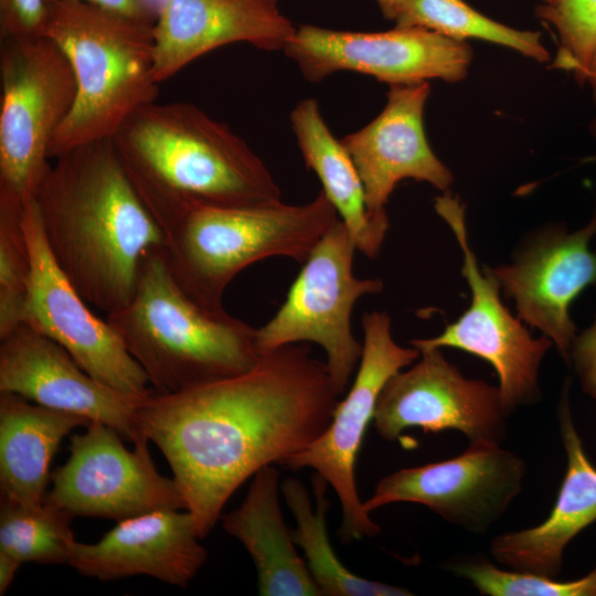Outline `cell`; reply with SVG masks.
I'll return each instance as SVG.
<instances>
[{
	"label": "cell",
	"mask_w": 596,
	"mask_h": 596,
	"mask_svg": "<svg viewBox=\"0 0 596 596\" xmlns=\"http://www.w3.org/2000/svg\"><path fill=\"white\" fill-rule=\"evenodd\" d=\"M340 395L326 362L292 343L262 353L238 375L171 393L152 390L136 425L166 457L204 539L244 481L326 430Z\"/></svg>",
	"instance_id": "cell-1"
},
{
	"label": "cell",
	"mask_w": 596,
	"mask_h": 596,
	"mask_svg": "<svg viewBox=\"0 0 596 596\" xmlns=\"http://www.w3.org/2000/svg\"><path fill=\"white\" fill-rule=\"evenodd\" d=\"M47 247L62 273L106 315L132 298L146 258L164 236L138 195L113 139L55 158L33 198Z\"/></svg>",
	"instance_id": "cell-2"
},
{
	"label": "cell",
	"mask_w": 596,
	"mask_h": 596,
	"mask_svg": "<svg viewBox=\"0 0 596 596\" xmlns=\"http://www.w3.org/2000/svg\"><path fill=\"white\" fill-rule=\"evenodd\" d=\"M113 141L126 174L162 233L195 206L281 201L279 185L248 143L191 103L146 105Z\"/></svg>",
	"instance_id": "cell-3"
},
{
	"label": "cell",
	"mask_w": 596,
	"mask_h": 596,
	"mask_svg": "<svg viewBox=\"0 0 596 596\" xmlns=\"http://www.w3.org/2000/svg\"><path fill=\"white\" fill-rule=\"evenodd\" d=\"M162 252L143 262L130 301L106 315L152 389L171 393L251 370L260 358L256 329L192 299Z\"/></svg>",
	"instance_id": "cell-4"
},
{
	"label": "cell",
	"mask_w": 596,
	"mask_h": 596,
	"mask_svg": "<svg viewBox=\"0 0 596 596\" xmlns=\"http://www.w3.org/2000/svg\"><path fill=\"white\" fill-rule=\"evenodd\" d=\"M153 24L84 0L47 2L42 35L62 49L76 81L73 108L52 139L50 158L113 139L137 110L157 100Z\"/></svg>",
	"instance_id": "cell-5"
},
{
	"label": "cell",
	"mask_w": 596,
	"mask_h": 596,
	"mask_svg": "<svg viewBox=\"0 0 596 596\" xmlns=\"http://www.w3.org/2000/svg\"><path fill=\"white\" fill-rule=\"evenodd\" d=\"M339 219L322 191L299 205H200L164 231L162 254L179 286L220 311L228 284L244 268L274 256L304 264Z\"/></svg>",
	"instance_id": "cell-6"
},
{
	"label": "cell",
	"mask_w": 596,
	"mask_h": 596,
	"mask_svg": "<svg viewBox=\"0 0 596 596\" xmlns=\"http://www.w3.org/2000/svg\"><path fill=\"white\" fill-rule=\"evenodd\" d=\"M0 194L33 200L49 168L52 139L73 108L68 57L45 35L0 45Z\"/></svg>",
	"instance_id": "cell-7"
},
{
	"label": "cell",
	"mask_w": 596,
	"mask_h": 596,
	"mask_svg": "<svg viewBox=\"0 0 596 596\" xmlns=\"http://www.w3.org/2000/svg\"><path fill=\"white\" fill-rule=\"evenodd\" d=\"M355 251V243L339 219L304 262L277 312L256 329L260 354L292 343L320 345L341 395L363 350L352 331V310L361 297L383 289L379 278L360 279L353 275Z\"/></svg>",
	"instance_id": "cell-8"
},
{
	"label": "cell",
	"mask_w": 596,
	"mask_h": 596,
	"mask_svg": "<svg viewBox=\"0 0 596 596\" xmlns=\"http://www.w3.org/2000/svg\"><path fill=\"white\" fill-rule=\"evenodd\" d=\"M434 206L462 252L461 273L470 288L471 302L439 336L414 339L411 344L419 351L455 348L490 363L497 372L501 401L510 416L517 407L540 400V366L553 343L545 336L532 338L522 320L502 304L499 279L491 268L480 269L471 249L465 207L459 200L445 192L435 199Z\"/></svg>",
	"instance_id": "cell-9"
},
{
	"label": "cell",
	"mask_w": 596,
	"mask_h": 596,
	"mask_svg": "<svg viewBox=\"0 0 596 596\" xmlns=\"http://www.w3.org/2000/svg\"><path fill=\"white\" fill-rule=\"evenodd\" d=\"M361 324L363 350L348 395L337 404L326 430L307 448L280 462L292 470L312 468L333 488L341 504L339 534L344 542L381 531L359 497L355 462L384 385L421 355L417 348H404L394 341L385 311L365 312Z\"/></svg>",
	"instance_id": "cell-10"
},
{
	"label": "cell",
	"mask_w": 596,
	"mask_h": 596,
	"mask_svg": "<svg viewBox=\"0 0 596 596\" xmlns=\"http://www.w3.org/2000/svg\"><path fill=\"white\" fill-rule=\"evenodd\" d=\"M121 438L99 422L73 435L70 457L51 472L44 500L74 517L117 522L156 510H187L177 482L157 470L148 445L129 450Z\"/></svg>",
	"instance_id": "cell-11"
},
{
	"label": "cell",
	"mask_w": 596,
	"mask_h": 596,
	"mask_svg": "<svg viewBox=\"0 0 596 596\" xmlns=\"http://www.w3.org/2000/svg\"><path fill=\"white\" fill-rule=\"evenodd\" d=\"M304 77L319 83L339 71L369 75L393 85L439 78L458 82L467 75L472 52L458 41L424 28L354 32L302 24L284 49Z\"/></svg>",
	"instance_id": "cell-12"
},
{
	"label": "cell",
	"mask_w": 596,
	"mask_h": 596,
	"mask_svg": "<svg viewBox=\"0 0 596 596\" xmlns=\"http://www.w3.org/2000/svg\"><path fill=\"white\" fill-rule=\"evenodd\" d=\"M21 217L31 259L22 323L63 347L97 381L126 393L151 390L147 374L130 355L119 333L106 319L91 311L55 263L34 200L23 204Z\"/></svg>",
	"instance_id": "cell-13"
},
{
	"label": "cell",
	"mask_w": 596,
	"mask_h": 596,
	"mask_svg": "<svg viewBox=\"0 0 596 596\" xmlns=\"http://www.w3.org/2000/svg\"><path fill=\"white\" fill-rule=\"evenodd\" d=\"M406 371L384 385L374 412L379 435L392 441L411 427L424 433L454 429L471 445H500L507 418L499 386L465 377L439 348L421 350Z\"/></svg>",
	"instance_id": "cell-14"
},
{
	"label": "cell",
	"mask_w": 596,
	"mask_h": 596,
	"mask_svg": "<svg viewBox=\"0 0 596 596\" xmlns=\"http://www.w3.org/2000/svg\"><path fill=\"white\" fill-rule=\"evenodd\" d=\"M525 472L513 451L469 444L457 457L383 477L363 505L370 513L390 503H419L456 526L485 533L519 496Z\"/></svg>",
	"instance_id": "cell-15"
},
{
	"label": "cell",
	"mask_w": 596,
	"mask_h": 596,
	"mask_svg": "<svg viewBox=\"0 0 596 596\" xmlns=\"http://www.w3.org/2000/svg\"><path fill=\"white\" fill-rule=\"evenodd\" d=\"M0 341V392L106 424L134 446L148 445L136 414L153 389L126 393L97 381L63 347L25 323Z\"/></svg>",
	"instance_id": "cell-16"
},
{
	"label": "cell",
	"mask_w": 596,
	"mask_h": 596,
	"mask_svg": "<svg viewBox=\"0 0 596 596\" xmlns=\"http://www.w3.org/2000/svg\"><path fill=\"white\" fill-rule=\"evenodd\" d=\"M595 234L596 213L574 233L546 227L523 243L512 264L492 268L514 300L518 317L549 338L567 364L576 337L570 307L588 286H596V253L589 249Z\"/></svg>",
	"instance_id": "cell-17"
},
{
	"label": "cell",
	"mask_w": 596,
	"mask_h": 596,
	"mask_svg": "<svg viewBox=\"0 0 596 596\" xmlns=\"http://www.w3.org/2000/svg\"><path fill=\"white\" fill-rule=\"evenodd\" d=\"M429 93L428 82L390 86L382 111L341 139L359 172L366 209L374 219H389L386 203L404 179L425 181L444 192L453 183L450 170L426 138L424 108Z\"/></svg>",
	"instance_id": "cell-18"
},
{
	"label": "cell",
	"mask_w": 596,
	"mask_h": 596,
	"mask_svg": "<svg viewBox=\"0 0 596 596\" xmlns=\"http://www.w3.org/2000/svg\"><path fill=\"white\" fill-rule=\"evenodd\" d=\"M296 29L277 0H162L153 24L155 78L162 83L231 43L284 51Z\"/></svg>",
	"instance_id": "cell-19"
},
{
	"label": "cell",
	"mask_w": 596,
	"mask_h": 596,
	"mask_svg": "<svg viewBox=\"0 0 596 596\" xmlns=\"http://www.w3.org/2000/svg\"><path fill=\"white\" fill-rule=\"evenodd\" d=\"M181 510H156L120 520L93 544L75 540L68 565L100 581L146 575L184 588L207 553L199 542L194 515Z\"/></svg>",
	"instance_id": "cell-20"
},
{
	"label": "cell",
	"mask_w": 596,
	"mask_h": 596,
	"mask_svg": "<svg viewBox=\"0 0 596 596\" xmlns=\"http://www.w3.org/2000/svg\"><path fill=\"white\" fill-rule=\"evenodd\" d=\"M567 393L568 381L557 411L567 468L553 509L539 525L499 534L490 543L491 555L508 570L556 578L566 545L596 521V468L573 424Z\"/></svg>",
	"instance_id": "cell-21"
},
{
	"label": "cell",
	"mask_w": 596,
	"mask_h": 596,
	"mask_svg": "<svg viewBox=\"0 0 596 596\" xmlns=\"http://www.w3.org/2000/svg\"><path fill=\"white\" fill-rule=\"evenodd\" d=\"M279 489V472L273 465L257 470L241 505L222 515L223 529L249 553L257 571L259 595H321L286 528Z\"/></svg>",
	"instance_id": "cell-22"
},
{
	"label": "cell",
	"mask_w": 596,
	"mask_h": 596,
	"mask_svg": "<svg viewBox=\"0 0 596 596\" xmlns=\"http://www.w3.org/2000/svg\"><path fill=\"white\" fill-rule=\"evenodd\" d=\"M87 417L47 408L0 392V500L24 507L44 502L50 465L61 441Z\"/></svg>",
	"instance_id": "cell-23"
},
{
	"label": "cell",
	"mask_w": 596,
	"mask_h": 596,
	"mask_svg": "<svg viewBox=\"0 0 596 596\" xmlns=\"http://www.w3.org/2000/svg\"><path fill=\"white\" fill-rule=\"evenodd\" d=\"M290 124L307 168L322 184V192L347 226L356 249L376 257L389 230V220L370 215L364 188L345 147L321 116L315 98L300 100L290 113Z\"/></svg>",
	"instance_id": "cell-24"
},
{
	"label": "cell",
	"mask_w": 596,
	"mask_h": 596,
	"mask_svg": "<svg viewBox=\"0 0 596 596\" xmlns=\"http://www.w3.org/2000/svg\"><path fill=\"white\" fill-rule=\"evenodd\" d=\"M316 500L313 508L305 485L290 477L280 485L296 529L291 532L296 545L304 551L305 561L321 595L327 596H411L409 590L358 576L347 568L334 553L327 532L326 515L330 508L328 481L315 472L311 478Z\"/></svg>",
	"instance_id": "cell-25"
},
{
	"label": "cell",
	"mask_w": 596,
	"mask_h": 596,
	"mask_svg": "<svg viewBox=\"0 0 596 596\" xmlns=\"http://www.w3.org/2000/svg\"><path fill=\"white\" fill-rule=\"evenodd\" d=\"M394 22L395 26L424 28L458 41L479 39L500 44L539 62L550 57L539 32L499 23L464 0H406Z\"/></svg>",
	"instance_id": "cell-26"
},
{
	"label": "cell",
	"mask_w": 596,
	"mask_h": 596,
	"mask_svg": "<svg viewBox=\"0 0 596 596\" xmlns=\"http://www.w3.org/2000/svg\"><path fill=\"white\" fill-rule=\"evenodd\" d=\"M73 518L46 500L36 507L0 500V551L21 563L68 565Z\"/></svg>",
	"instance_id": "cell-27"
},
{
	"label": "cell",
	"mask_w": 596,
	"mask_h": 596,
	"mask_svg": "<svg viewBox=\"0 0 596 596\" xmlns=\"http://www.w3.org/2000/svg\"><path fill=\"white\" fill-rule=\"evenodd\" d=\"M21 203L0 195V339L23 322L31 259L22 225Z\"/></svg>",
	"instance_id": "cell-28"
},
{
	"label": "cell",
	"mask_w": 596,
	"mask_h": 596,
	"mask_svg": "<svg viewBox=\"0 0 596 596\" xmlns=\"http://www.w3.org/2000/svg\"><path fill=\"white\" fill-rule=\"evenodd\" d=\"M449 567L486 596H596V567L586 576L567 582L501 570L483 557L462 560Z\"/></svg>",
	"instance_id": "cell-29"
},
{
	"label": "cell",
	"mask_w": 596,
	"mask_h": 596,
	"mask_svg": "<svg viewBox=\"0 0 596 596\" xmlns=\"http://www.w3.org/2000/svg\"><path fill=\"white\" fill-rule=\"evenodd\" d=\"M536 15L552 25L560 40L555 67L571 71L579 83L596 49V0H551Z\"/></svg>",
	"instance_id": "cell-30"
},
{
	"label": "cell",
	"mask_w": 596,
	"mask_h": 596,
	"mask_svg": "<svg viewBox=\"0 0 596 596\" xmlns=\"http://www.w3.org/2000/svg\"><path fill=\"white\" fill-rule=\"evenodd\" d=\"M46 11L45 0H0V39L42 35Z\"/></svg>",
	"instance_id": "cell-31"
},
{
	"label": "cell",
	"mask_w": 596,
	"mask_h": 596,
	"mask_svg": "<svg viewBox=\"0 0 596 596\" xmlns=\"http://www.w3.org/2000/svg\"><path fill=\"white\" fill-rule=\"evenodd\" d=\"M571 363L583 391L596 400V321L574 338L570 351Z\"/></svg>",
	"instance_id": "cell-32"
},
{
	"label": "cell",
	"mask_w": 596,
	"mask_h": 596,
	"mask_svg": "<svg viewBox=\"0 0 596 596\" xmlns=\"http://www.w3.org/2000/svg\"><path fill=\"white\" fill-rule=\"evenodd\" d=\"M46 3L54 0H45ZM126 17L155 22L158 9L152 0H84Z\"/></svg>",
	"instance_id": "cell-33"
},
{
	"label": "cell",
	"mask_w": 596,
	"mask_h": 596,
	"mask_svg": "<svg viewBox=\"0 0 596 596\" xmlns=\"http://www.w3.org/2000/svg\"><path fill=\"white\" fill-rule=\"evenodd\" d=\"M22 563L10 554L0 551V595H4L12 584Z\"/></svg>",
	"instance_id": "cell-34"
},
{
	"label": "cell",
	"mask_w": 596,
	"mask_h": 596,
	"mask_svg": "<svg viewBox=\"0 0 596 596\" xmlns=\"http://www.w3.org/2000/svg\"><path fill=\"white\" fill-rule=\"evenodd\" d=\"M383 15L389 20H395L406 0H375Z\"/></svg>",
	"instance_id": "cell-35"
},
{
	"label": "cell",
	"mask_w": 596,
	"mask_h": 596,
	"mask_svg": "<svg viewBox=\"0 0 596 596\" xmlns=\"http://www.w3.org/2000/svg\"><path fill=\"white\" fill-rule=\"evenodd\" d=\"M585 82H588L592 89H593V93H594V98H595V102H596V49L590 57V61L587 65V68H586V72H585V75H584V83Z\"/></svg>",
	"instance_id": "cell-36"
},
{
	"label": "cell",
	"mask_w": 596,
	"mask_h": 596,
	"mask_svg": "<svg viewBox=\"0 0 596 596\" xmlns=\"http://www.w3.org/2000/svg\"><path fill=\"white\" fill-rule=\"evenodd\" d=\"M595 160H596V156L586 158L584 161H595Z\"/></svg>",
	"instance_id": "cell-37"
},
{
	"label": "cell",
	"mask_w": 596,
	"mask_h": 596,
	"mask_svg": "<svg viewBox=\"0 0 596 596\" xmlns=\"http://www.w3.org/2000/svg\"><path fill=\"white\" fill-rule=\"evenodd\" d=\"M541 1H542V3H549V2H551V0H541Z\"/></svg>",
	"instance_id": "cell-38"
}]
</instances>
